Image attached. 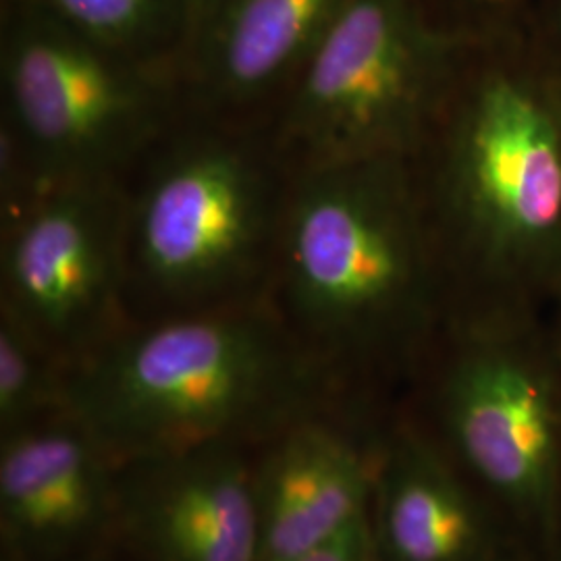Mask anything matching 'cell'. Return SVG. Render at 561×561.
I'll return each instance as SVG.
<instances>
[{
  "label": "cell",
  "mask_w": 561,
  "mask_h": 561,
  "mask_svg": "<svg viewBox=\"0 0 561 561\" xmlns=\"http://www.w3.org/2000/svg\"><path fill=\"white\" fill-rule=\"evenodd\" d=\"M456 11L474 15V13H495L507 9L514 0H449Z\"/></svg>",
  "instance_id": "17"
},
{
  "label": "cell",
  "mask_w": 561,
  "mask_h": 561,
  "mask_svg": "<svg viewBox=\"0 0 561 561\" xmlns=\"http://www.w3.org/2000/svg\"><path fill=\"white\" fill-rule=\"evenodd\" d=\"M125 240V210L108 181L50 185L9 219L2 308L60 358L81 360L111 340Z\"/></svg>",
  "instance_id": "7"
},
{
  "label": "cell",
  "mask_w": 561,
  "mask_h": 561,
  "mask_svg": "<svg viewBox=\"0 0 561 561\" xmlns=\"http://www.w3.org/2000/svg\"><path fill=\"white\" fill-rule=\"evenodd\" d=\"M106 48L30 0H4V125L46 183L106 181L154 131L157 69Z\"/></svg>",
  "instance_id": "5"
},
{
  "label": "cell",
  "mask_w": 561,
  "mask_h": 561,
  "mask_svg": "<svg viewBox=\"0 0 561 561\" xmlns=\"http://www.w3.org/2000/svg\"><path fill=\"white\" fill-rule=\"evenodd\" d=\"M449 108L439 198L461 254L489 279L561 283V76L489 57Z\"/></svg>",
  "instance_id": "3"
},
{
  "label": "cell",
  "mask_w": 561,
  "mask_h": 561,
  "mask_svg": "<svg viewBox=\"0 0 561 561\" xmlns=\"http://www.w3.org/2000/svg\"><path fill=\"white\" fill-rule=\"evenodd\" d=\"M377 463L340 426L306 414L273 435L254 486L261 561H294L368 520Z\"/></svg>",
  "instance_id": "11"
},
{
  "label": "cell",
  "mask_w": 561,
  "mask_h": 561,
  "mask_svg": "<svg viewBox=\"0 0 561 561\" xmlns=\"http://www.w3.org/2000/svg\"><path fill=\"white\" fill-rule=\"evenodd\" d=\"M314 387L277 322L215 310L104 341L67 373V410L123 466L277 435L312 414Z\"/></svg>",
  "instance_id": "1"
},
{
  "label": "cell",
  "mask_w": 561,
  "mask_h": 561,
  "mask_svg": "<svg viewBox=\"0 0 561 561\" xmlns=\"http://www.w3.org/2000/svg\"><path fill=\"white\" fill-rule=\"evenodd\" d=\"M294 561H375L368 520L343 535L337 541Z\"/></svg>",
  "instance_id": "16"
},
{
  "label": "cell",
  "mask_w": 561,
  "mask_h": 561,
  "mask_svg": "<svg viewBox=\"0 0 561 561\" xmlns=\"http://www.w3.org/2000/svg\"><path fill=\"white\" fill-rule=\"evenodd\" d=\"M474 42L426 0H345L289 83L283 125L304 169L408 161L451 101Z\"/></svg>",
  "instance_id": "4"
},
{
  "label": "cell",
  "mask_w": 561,
  "mask_h": 561,
  "mask_svg": "<svg viewBox=\"0 0 561 561\" xmlns=\"http://www.w3.org/2000/svg\"><path fill=\"white\" fill-rule=\"evenodd\" d=\"M121 468L69 410L2 433V560H92L119 533Z\"/></svg>",
  "instance_id": "9"
},
{
  "label": "cell",
  "mask_w": 561,
  "mask_h": 561,
  "mask_svg": "<svg viewBox=\"0 0 561 561\" xmlns=\"http://www.w3.org/2000/svg\"><path fill=\"white\" fill-rule=\"evenodd\" d=\"M279 241L291 312L324 347L379 345L431 300V236L405 159L304 169Z\"/></svg>",
  "instance_id": "2"
},
{
  "label": "cell",
  "mask_w": 561,
  "mask_h": 561,
  "mask_svg": "<svg viewBox=\"0 0 561 561\" xmlns=\"http://www.w3.org/2000/svg\"><path fill=\"white\" fill-rule=\"evenodd\" d=\"M76 32L131 59L181 60L198 0H30Z\"/></svg>",
  "instance_id": "14"
},
{
  "label": "cell",
  "mask_w": 561,
  "mask_h": 561,
  "mask_svg": "<svg viewBox=\"0 0 561 561\" xmlns=\"http://www.w3.org/2000/svg\"><path fill=\"white\" fill-rule=\"evenodd\" d=\"M119 533L150 561H261L254 461L217 443L123 463Z\"/></svg>",
  "instance_id": "10"
},
{
  "label": "cell",
  "mask_w": 561,
  "mask_h": 561,
  "mask_svg": "<svg viewBox=\"0 0 561 561\" xmlns=\"http://www.w3.org/2000/svg\"><path fill=\"white\" fill-rule=\"evenodd\" d=\"M345 0H198L183 62L219 101L289 85Z\"/></svg>",
  "instance_id": "12"
},
{
  "label": "cell",
  "mask_w": 561,
  "mask_h": 561,
  "mask_svg": "<svg viewBox=\"0 0 561 561\" xmlns=\"http://www.w3.org/2000/svg\"><path fill=\"white\" fill-rule=\"evenodd\" d=\"M60 356L20 317L0 314V433L67 410V373Z\"/></svg>",
  "instance_id": "15"
},
{
  "label": "cell",
  "mask_w": 561,
  "mask_h": 561,
  "mask_svg": "<svg viewBox=\"0 0 561 561\" xmlns=\"http://www.w3.org/2000/svg\"><path fill=\"white\" fill-rule=\"evenodd\" d=\"M551 23L556 34L561 38V0H553V9H551Z\"/></svg>",
  "instance_id": "18"
},
{
  "label": "cell",
  "mask_w": 561,
  "mask_h": 561,
  "mask_svg": "<svg viewBox=\"0 0 561 561\" xmlns=\"http://www.w3.org/2000/svg\"><path fill=\"white\" fill-rule=\"evenodd\" d=\"M85 561H99V560H94V558H92V560H85Z\"/></svg>",
  "instance_id": "19"
},
{
  "label": "cell",
  "mask_w": 561,
  "mask_h": 561,
  "mask_svg": "<svg viewBox=\"0 0 561 561\" xmlns=\"http://www.w3.org/2000/svg\"><path fill=\"white\" fill-rule=\"evenodd\" d=\"M368 526L375 561H495L474 497L419 439L393 443L377 461Z\"/></svg>",
  "instance_id": "13"
},
{
  "label": "cell",
  "mask_w": 561,
  "mask_h": 561,
  "mask_svg": "<svg viewBox=\"0 0 561 561\" xmlns=\"http://www.w3.org/2000/svg\"><path fill=\"white\" fill-rule=\"evenodd\" d=\"M280 219L271 178L252 152L201 140L154 169L127 219V240L152 287L204 300L250 279Z\"/></svg>",
  "instance_id": "6"
},
{
  "label": "cell",
  "mask_w": 561,
  "mask_h": 561,
  "mask_svg": "<svg viewBox=\"0 0 561 561\" xmlns=\"http://www.w3.org/2000/svg\"><path fill=\"white\" fill-rule=\"evenodd\" d=\"M443 421L463 463L518 512L545 518L560 474L558 382L516 341H470L447 370Z\"/></svg>",
  "instance_id": "8"
}]
</instances>
